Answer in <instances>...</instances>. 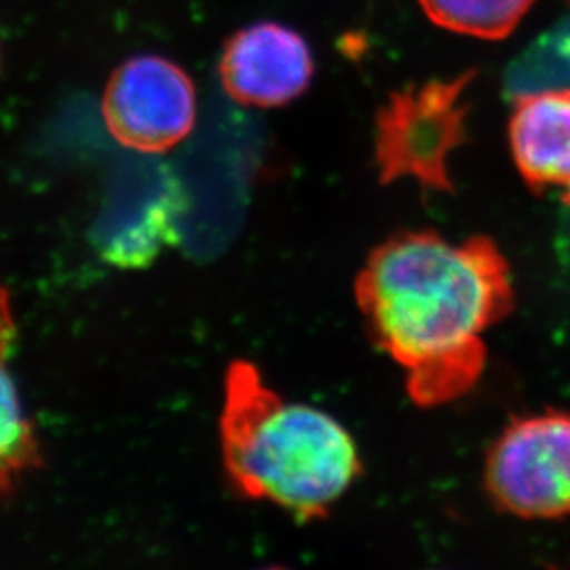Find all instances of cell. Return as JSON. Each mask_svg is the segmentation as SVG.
Listing matches in <instances>:
<instances>
[{"instance_id":"9","label":"cell","mask_w":570,"mask_h":570,"mask_svg":"<svg viewBox=\"0 0 570 570\" xmlns=\"http://www.w3.org/2000/svg\"><path fill=\"white\" fill-rule=\"evenodd\" d=\"M36 439L22 415L16 384L0 360V489L36 461Z\"/></svg>"},{"instance_id":"8","label":"cell","mask_w":570,"mask_h":570,"mask_svg":"<svg viewBox=\"0 0 570 570\" xmlns=\"http://www.w3.org/2000/svg\"><path fill=\"white\" fill-rule=\"evenodd\" d=\"M435 24L480 39L510 36L535 0H417Z\"/></svg>"},{"instance_id":"4","label":"cell","mask_w":570,"mask_h":570,"mask_svg":"<svg viewBox=\"0 0 570 570\" xmlns=\"http://www.w3.org/2000/svg\"><path fill=\"white\" fill-rule=\"evenodd\" d=\"M483 489L497 510L522 521L570 517V413L511 419L485 454Z\"/></svg>"},{"instance_id":"12","label":"cell","mask_w":570,"mask_h":570,"mask_svg":"<svg viewBox=\"0 0 570 570\" xmlns=\"http://www.w3.org/2000/svg\"><path fill=\"white\" fill-rule=\"evenodd\" d=\"M256 570H291V569H285V567L273 566V567H262V569H256Z\"/></svg>"},{"instance_id":"10","label":"cell","mask_w":570,"mask_h":570,"mask_svg":"<svg viewBox=\"0 0 570 570\" xmlns=\"http://www.w3.org/2000/svg\"><path fill=\"white\" fill-rule=\"evenodd\" d=\"M527 71L541 75V80L528 89L549 88V86L570 88V22L547 36L541 45L533 49Z\"/></svg>"},{"instance_id":"2","label":"cell","mask_w":570,"mask_h":570,"mask_svg":"<svg viewBox=\"0 0 570 570\" xmlns=\"http://www.w3.org/2000/svg\"><path fill=\"white\" fill-rule=\"evenodd\" d=\"M219 441L232 488L301 522L326 519L363 472L357 443L337 419L287 401L247 360L226 371Z\"/></svg>"},{"instance_id":"1","label":"cell","mask_w":570,"mask_h":570,"mask_svg":"<svg viewBox=\"0 0 570 570\" xmlns=\"http://www.w3.org/2000/svg\"><path fill=\"white\" fill-rule=\"evenodd\" d=\"M354 295L371 340L404 371L421 407L460 401L480 382L483 334L515 304L510 264L493 239L452 243L432 230L374 248Z\"/></svg>"},{"instance_id":"5","label":"cell","mask_w":570,"mask_h":570,"mask_svg":"<svg viewBox=\"0 0 570 570\" xmlns=\"http://www.w3.org/2000/svg\"><path fill=\"white\" fill-rule=\"evenodd\" d=\"M102 116L111 136L127 148L159 154L189 136L197 119V91L175 61L138 56L111 75Z\"/></svg>"},{"instance_id":"3","label":"cell","mask_w":570,"mask_h":570,"mask_svg":"<svg viewBox=\"0 0 570 570\" xmlns=\"http://www.w3.org/2000/svg\"><path fill=\"white\" fill-rule=\"evenodd\" d=\"M472 78L465 72L390 95L376 114L380 180H413L433 191H452L450 158L466 139L465 94Z\"/></svg>"},{"instance_id":"11","label":"cell","mask_w":570,"mask_h":570,"mask_svg":"<svg viewBox=\"0 0 570 570\" xmlns=\"http://www.w3.org/2000/svg\"><path fill=\"white\" fill-rule=\"evenodd\" d=\"M16 323L11 315L10 296L0 287V360H6L13 341H16Z\"/></svg>"},{"instance_id":"7","label":"cell","mask_w":570,"mask_h":570,"mask_svg":"<svg viewBox=\"0 0 570 570\" xmlns=\"http://www.w3.org/2000/svg\"><path fill=\"white\" fill-rule=\"evenodd\" d=\"M510 147L530 189L558 193L570 206V88L519 91L511 106Z\"/></svg>"},{"instance_id":"6","label":"cell","mask_w":570,"mask_h":570,"mask_svg":"<svg viewBox=\"0 0 570 570\" xmlns=\"http://www.w3.org/2000/svg\"><path fill=\"white\" fill-rule=\"evenodd\" d=\"M306 39L278 22H256L226 41L219 77L226 95L248 108L289 105L312 83Z\"/></svg>"}]
</instances>
